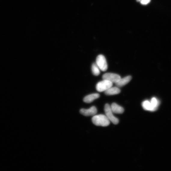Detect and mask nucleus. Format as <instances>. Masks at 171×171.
Masks as SVG:
<instances>
[{
	"label": "nucleus",
	"mask_w": 171,
	"mask_h": 171,
	"mask_svg": "<svg viewBox=\"0 0 171 171\" xmlns=\"http://www.w3.org/2000/svg\"><path fill=\"white\" fill-rule=\"evenodd\" d=\"M92 121L94 124L98 126L107 127L110 124V121L107 116L103 115L93 116Z\"/></svg>",
	"instance_id": "f257e3e1"
},
{
	"label": "nucleus",
	"mask_w": 171,
	"mask_h": 171,
	"mask_svg": "<svg viewBox=\"0 0 171 171\" xmlns=\"http://www.w3.org/2000/svg\"><path fill=\"white\" fill-rule=\"evenodd\" d=\"M104 110L105 116L110 121L115 125H117L119 123L118 119L113 115V113L111 110V106L109 104H107L105 105Z\"/></svg>",
	"instance_id": "f03ea898"
},
{
	"label": "nucleus",
	"mask_w": 171,
	"mask_h": 171,
	"mask_svg": "<svg viewBox=\"0 0 171 171\" xmlns=\"http://www.w3.org/2000/svg\"><path fill=\"white\" fill-rule=\"evenodd\" d=\"M113 86V83L109 81L103 80L97 84L96 89L99 92L105 91Z\"/></svg>",
	"instance_id": "7ed1b4c3"
},
{
	"label": "nucleus",
	"mask_w": 171,
	"mask_h": 171,
	"mask_svg": "<svg viewBox=\"0 0 171 171\" xmlns=\"http://www.w3.org/2000/svg\"><path fill=\"white\" fill-rule=\"evenodd\" d=\"M96 64L100 70L105 72L108 69V66L107 61L105 56L102 55H100L97 57Z\"/></svg>",
	"instance_id": "20e7f679"
},
{
	"label": "nucleus",
	"mask_w": 171,
	"mask_h": 171,
	"mask_svg": "<svg viewBox=\"0 0 171 171\" xmlns=\"http://www.w3.org/2000/svg\"><path fill=\"white\" fill-rule=\"evenodd\" d=\"M102 78L103 80L109 81L113 83H116L121 78L119 75L112 73H107L103 75Z\"/></svg>",
	"instance_id": "39448f33"
},
{
	"label": "nucleus",
	"mask_w": 171,
	"mask_h": 171,
	"mask_svg": "<svg viewBox=\"0 0 171 171\" xmlns=\"http://www.w3.org/2000/svg\"><path fill=\"white\" fill-rule=\"evenodd\" d=\"M97 112L96 108L94 106L88 109H81L80 110V113L81 114L86 116L95 115Z\"/></svg>",
	"instance_id": "423d86ee"
},
{
	"label": "nucleus",
	"mask_w": 171,
	"mask_h": 171,
	"mask_svg": "<svg viewBox=\"0 0 171 171\" xmlns=\"http://www.w3.org/2000/svg\"><path fill=\"white\" fill-rule=\"evenodd\" d=\"M111 108L113 113L122 114L124 111L123 107L115 103L112 104L111 105Z\"/></svg>",
	"instance_id": "0eeeda50"
},
{
	"label": "nucleus",
	"mask_w": 171,
	"mask_h": 171,
	"mask_svg": "<svg viewBox=\"0 0 171 171\" xmlns=\"http://www.w3.org/2000/svg\"><path fill=\"white\" fill-rule=\"evenodd\" d=\"M132 78L131 76H128L123 78H121L119 81L115 83L118 87H121L125 85L130 81Z\"/></svg>",
	"instance_id": "6e6552de"
},
{
	"label": "nucleus",
	"mask_w": 171,
	"mask_h": 171,
	"mask_svg": "<svg viewBox=\"0 0 171 171\" xmlns=\"http://www.w3.org/2000/svg\"><path fill=\"white\" fill-rule=\"evenodd\" d=\"M121 92V90L118 87H111L105 91L106 95L110 96L117 95Z\"/></svg>",
	"instance_id": "1a4fd4ad"
},
{
	"label": "nucleus",
	"mask_w": 171,
	"mask_h": 171,
	"mask_svg": "<svg viewBox=\"0 0 171 171\" xmlns=\"http://www.w3.org/2000/svg\"><path fill=\"white\" fill-rule=\"evenodd\" d=\"M99 94L97 93L90 94L85 97L84 99V101L87 103H90L94 100L99 98Z\"/></svg>",
	"instance_id": "9d476101"
},
{
	"label": "nucleus",
	"mask_w": 171,
	"mask_h": 171,
	"mask_svg": "<svg viewBox=\"0 0 171 171\" xmlns=\"http://www.w3.org/2000/svg\"><path fill=\"white\" fill-rule=\"evenodd\" d=\"M142 106L144 109L146 111H154L156 110L153 107L150 102L145 100L142 103Z\"/></svg>",
	"instance_id": "9b49d317"
},
{
	"label": "nucleus",
	"mask_w": 171,
	"mask_h": 171,
	"mask_svg": "<svg viewBox=\"0 0 171 171\" xmlns=\"http://www.w3.org/2000/svg\"><path fill=\"white\" fill-rule=\"evenodd\" d=\"M100 69L96 63H93L92 66V71L94 75L98 76L100 73Z\"/></svg>",
	"instance_id": "f8f14e48"
},
{
	"label": "nucleus",
	"mask_w": 171,
	"mask_h": 171,
	"mask_svg": "<svg viewBox=\"0 0 171 171\" xmlns=\"http://www.w3.org/2000/svg\"><path fill=\"white\" fill-rule=\"evenodd\" d=\"M150 102L153 106V107L156 110L157 109L159 105H160V101L155 97H153L151 99Z\"/></svg>",
	"instance_id": "ddd939ff"
},
{
	"label": "nucleus",
	"mask_w": 171,
	"mask_h": 171,
	"mask_svg": "<svg viewBox=\"0 0 171 171\" xmlns=\"http://www.w3.org/2000/svg\"><path fill=\"white\" fill-rule=\"evenodd\" d=\"M151 1V0H141L140 2L143 5H146L150 3Z\"/></svg>",
	"instance_id": "4468645a"
},
{
	"label": "nucleus",
	"mask_w": 171,
	"mask_h": 171,
	"mask_svg": "<svg viewBox=\"0 0 171 171\" xmlns=\"http://www.w3.org/2000/svg\"><path fill=\"white\" fill-rule=\"evenodd\" d=\"M141 0H137V1L138 2H140Z\"/></svg>",
	"instance_id": "2eb2a0df"
}]
</instances>
